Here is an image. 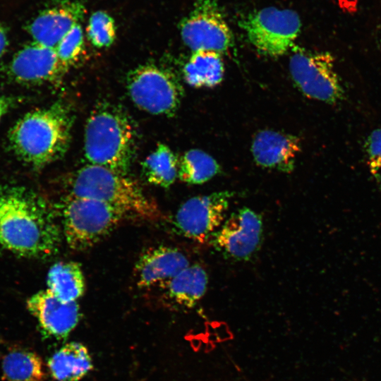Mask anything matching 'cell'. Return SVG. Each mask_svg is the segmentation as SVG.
I'll list each match as a JSON object with an SVG mask.
<instances>
[{"label":"cell","instance_id":"cell-30","mask_svg":"<svg viewBox=\"0 0 381 381\" xmlns=\"http://www.w3.org/2000/svg\"><path fill=\"white\" fill-rule=\"evenodd\" d=\"M8 108H0V121L2 116L6 113Z\"/></svg>","mask_w":381,"mask_h":381},{"label":"cell","instance_id":"cell-21","mask_svg":"<svg viewBox=\"0 0 381 381\" xmlns=\"http://www.w3.org/2000/svg\"><path fill=\"white\" fill-rule=\"evenodd\" d=\"M2 371L8 381H47L42 358L35 352L14 349L3 358Z\"/></svg>","mask_w":381,"mask_h":381},{"label":"cell","instance_id":"cell-19","mask_svg":"<svg viewBox=\"0 0 381 381\" xmlns=\"http://www.w3.org/2000/svg\"><path fill=\"white\" fill-rule=\"evenodd\" d=\"M224 68L219 53L214 51L194 52L185 64V81L195 87H212L223 79Z\"/></svg>","mask_w":381,"mask_h":381},{"label":"cell","instance_id":"cell-28","mask_svg":"<svg viewBox=\"0 0 381 381\" xmlns=\"http://www.w3.org/2000/svg\"><path fill=\"white\" fill-rule=\"evenodd\" d=\"M370 167L373 173H376L381 169V157L375 162L370 164Z\"/></svg>","mask_w":381,"mask_h":381},{"label":"cell","instance_id":"cell-26","mask_svg":"<svg viewBox=\"0 0 381 381\" xmlns=\"http://www.w3.org/2000/svg\"><path fill=\"white\" fill-rule=\"evenodd\" d=\"M366 150L370 164L381 157V128L371 133L366 143Z\"/></svg>","mask_w":381,"mask_h":381},{"label":"cell","instance_id":"cell-14","mask_svg":"<svg viewBox=\"0 0 381 381\" xmlns=\"http://www.w3.org/2000/svg\"><path fill=\"white\" fill-rule=\"evenodd\" d=\"M85 15L81 3L63 1L42 10L28 25L32 42L55 49Z\"/></svg>","mask_w":381,"mask_h":381},{"label":"cell","instance_id":"cell-13","mask_svg":"<svg viewBox=\"0 0 381 381\" xmlns=\"http://www.w3.org/2000/svg\"><path fill=\"white\" fill-rule=\"evenodd\" d=\"M27 306L43 332L56 338L67 337L80 319L77 301H64L48 289L32 296Z\"/></svg>","mask_w":381,"mask_h":381},{"label":"cell","instance_id":"cell-25","mask_svg":"<svg viewBox=\"0 0 381 381\" xmlns=\"http://www.w3.org/2000/svg\"><path fill=\"white\" fill-rule=\"evenodd\" d=\"M84 49V34L80 23L75 25L55 48L61 64L66 68L76 62Z\"/></svg>","mask_w":381,"mask_h":381},{"label":"cell","instance_id":"cell-27","mask_svg":"<svg viewBox=\"0 0 381 381\" xmlns=\"http://www.w3.org/2000/svg\"><path fill=\"white\" fill-rule=\"evenodd\" d=\"M8 37L6 28L0 23V58L4 55L8 45Z\"/></svg>","mask_w":381,"mask_h":381},{"label":"cell","instance_id":"cell-15","mask_svg":"<svg viewBox=\"0 0 381 381\" xmlns=\"http://www.w3.org/2000/svg\"><path fill=\"white\" fill-rule=\"evenodd\" d=\"M189 266L186 256L169 246H153L139 257L134 269L137 286L141 289L162 285Z\"/></svg>","mask_w":381,"mask_h":381},{"label":"cell","instance_id":"cell-20","mask_svg":"<svg viewBox=\"0 0 381 381\" xmlns=\"http://www.w3.org/2000/svg\"><path fill=\"white\" fill-rule=\"evenodd\" d=\"M47 289L66 302L77 301L85 291V278L80 265L73 261L54 264L47 274Z\"/></svg>","mask_w":381,"mask_h":381},{"label":"cell","instance_id":"cell-7","mask_svg":"<svg viewBox=\"0 0 381 381\" xmlns=\"http://www.w3.org/2000/svg\"><path fill=\"white\" fill-rule=\"evenodd\" d=\"M289 68L294 82L306 96L331 104L344 99V90L331 54L295 48Z\"/></svg>","mask_w":381,"mask_h":381},{"label":"cell","instance_id":"cell-2","mask_svg":"<svg viewBox=\"0 0 381 381\" xmlns=\"http://www.w3.org/2000/svg\"><path fill=\"white\" fill-rule=\"evenodd\" d=\"M73 115L61 102L29 111L8 132L14 154L35 169L61 158L68 149Z\"/></svg>","mask_w":381,"mask_h":381},{"label":"cell","instance_id":"cell-16","mask_svg":"<svg viewBox=\"0 0 381 381\" xmlns=\"http://www.w3.org/2000/svg\"><path fill=\"white\" fill-rule=\"evenodd\" d=\"M300 150L301 143L296 136L272 130L258 132L251 146L253 157L259 166L283 172L292 171Z\"/></svg>","mask_w":381,"mask_h":381},{"label":"cell","instance_id":"cell-29","mask_svg":"<svg viewBox=\"0 0 381 381\" xmlns=\"http://www.w3.org/2000/svg\"><path fill=\"white\" fill-rule=\"evenodd\" d=\"M9 100L3 95H0V108H8Z\"/></svg>","mask_w":381,"mask_h":381},{"label":"cell","instance_id":"cell-24","mask_svg":"<svg viewBox=\"0 0 381 381\" xmlns=\"http://www.w3.org/2000/svg\"><path fill=\"white\" fill-rule=\"evenodd\" d=\"M87 35L94 47L97 48L110 47L116 38L114 20L106 11H95L89 18Z\"/></svg>","mask_w":381,"mask_h":381},{"label":"cell","instance_id":"cell-10","mask_svg":"<svg viewBox=\"0 0 381 381\" xmlns=\"http://www.w3.org/2000/svg\"><path fill=\"white\" fill-rule=\"evenodd\" d=\"M233 193L221 191L193 197L175 215V224L186 237L203 243L220 227Z\"/></svg>","mask_w":381,"mask_h":381},{"label":"cell","instance_id":"cell-9","mask_svg":"<svg viewBox=\"0 0 381 381\" xmlns=\"http://www.w3.org/2000/svg\"><path fill=\"white\" fill-rule=\"evenodd\" d=\"M181 36L193 52L200 50L226 52L233 35L222 13L212 0H200L182 21Z\"/></svg>","mask_w":381,"mask_h":381},{"label":"cell","instance_id":"cell-11","mask_svg":"<svg viewBox=\"0 0 381 381\" xmlns=\"http://www.w3.org/2000/svg\"><path fill=\"white\" fill-rule=\"evenodd\" d=\"M262 234L260 215L243 207L232 213L213 234L212 243L226 257L247 260L260 246Z\"/></svg>","mask_w":381,"mask_h":381},{"label":"cell","instance_id":"cell-23","mask_svg":"<svg viewBox=\"0 0 381 381\" xmlns=\"http://www.w3.org/2000/svg\"><path fill=\"white\" fill-rule=\"evenodd\" d=\"M219 171V164L212 156L201 150L192 149L181 157L178 176L186 183L200 184L211 179Z\"/></svg>","mask_w":381,"mask_h":381},{"label":"cell","instance_id":"cell-4","mask_svg":"<svg viewBox=\"0 0 381 381\" xmlns=\"http://www.w3.org/2000/svg\"><path fill=\"white\" fill-rule=\"evenodd\" d=\"M71 194L114 207L128 217L156 220L160 212L135 181L107 168L87 164L73 177Z\"/></svg>","mask_w":381,"mask_h":381},{"label":"cell","instance_id":"cell-5","mask_svg":"<svg viewBox=\"0 0 381 381\" xmlns=\"http://www.w3.org/2000/svg\"><path fill=\"white\" fill-rule=\"evenodd\" d=\"M61 217L66 242L74 250L92 247L129 217L104 202L71 193L62 202Z\"/></svg>","mask_w":381,"mask_h":381},{"label":"cell","instance_id":"cell-3","mask_svg":"<svg viewBox=\"0 0 381 381\" xmlns=\"http://www.w3.org/2000/svg\"><path fill=\"white\" fill-rule=\"evenodd\" d=\"M135 144V130L123 111L100 104L92 111L84 135V154L88 164L126 175Z\"/></svg>","mask_w":381,"mask_h":381},{"label":"cell","instance_id":"cell-12","mask_svg":"<svg viewBox=\"0 0 381 381\" xmlns=\"http://www.w3.org/2000/svg\"><path fill=\"white\" fill-rule=\"evenodd\" d=\"M67 68L59 59L55 49L32 42L13 55L7 73L18 83L37 85L59 79Z\"/></svg>","mask_w":381,"mask_h":381},{"label":"cell","instance_id":"cell-18","mask_svg":"<svg viewBox=\"0 0 381 381\" xmlns=\"http://www.w3.org/2000/svg\"><path fill=\"white\" fill-rule=\"evenodd\" d=\"M207 284L205 270L199 265H189L164 283L165 295L171 303L191 308L204 296Z\"/></svg>","mask_w":381,"mask_h":381},{"label":"cell","instance_id":"cell-1","mask_svg":"<svg viewBox=\"0 0 381 381\" xmlns=\"http://www.w3.org/2000/svg\"><path fill=\"white\" fill-rule=\"evenodd\" d=\"M61 230L39 195L20 186L0 188V247L18 255L44 258L60 246Z\"/></svg>","mask_w":381,"mask_h":381},{"label":"cell","instance_id":"cell-17","mask_svg":"<svg viewBox=\"0 0 381 381\" xmlns=\"http://www.w3.org/2000/svg\"><path fill=\"white\" fill-rule=\"evenodd\" d=\"M47 366L57 381H79L92 369V362L87 347L73 341L56 351L49 359Z\"/></svg>","mask_w":381,"mask_h":381},{"label":"cell","instance_id":"cell-22","mask_svg":"<svg viewBox=\"0 0 381 381\" xmlns=\"http://www.w3.org/2000/svg\"><path fill=\"white\" fill-rule=\"evenodd\" d=\"M178 160L173 151L159 143L142 162V170L146 180L155 186L168 188L179 174Z\"/></svg>","mask_w":381,"mask_h":381},{"label":"cell","instance_id":"cell-8","mask_svg":"<svg viewBox=\"0 0 381 381\" xmlns=\"http://www.w3.org/2000/svg\"><path fill=\"white\" fill-rule=\"evenodd\" d=\"M241 26L260 53L277 57L293 47L301 22L293 10L266 7L248 16Z\"/></svg>","mask_w":381,"mask_h":381},{"label":"cell","instance_id":"cell-6","mask_svg":"<svg viewBox=\"0 0 381 381\" xmlns=\"http://www.w3.org/2000/svg\"><path fill=\"white\" fill-rule=\"evenodd\" d=\"M126 82L135 105L151 114L171 116L181 103V84L172 73L162 67L138 66L128 73Z\"/></svg>","mask_w":381,"mask_h":381}]
</instances>
